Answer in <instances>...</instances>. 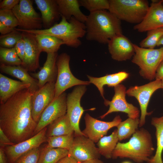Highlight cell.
I'll return each mask as SVG.
<instances>
[{
  "label": "cell",
  "mask_w": 163,
  "mask_h": 163,
  "mask_svg": "<svg viewBox=\"0 0 163 163\" xmlns=\"http://www.w3.org/2000/svg\"><path fill=\"white\" fill-rule=\"evenodd\" d=\"M122 163H131L130 162L128 161H125L123 162Z\"/></svg>",
  "instance_id": "obj_49"
},
{
  "label": "cell",
  "mask_w": 163,
  "mask_h": 163,
  "mask_svg": "<svg viewBox=\"0 0 163 163\" xmlns=\"http://www.w3.org/2000/svg\"><path fill=\"white\" fill-rule=\"evenodd\" d=\"M163 36V27L149 30L147 31V37L139 43L140 47L145 48L154 49Z\"/></svg>",
  "instance_id": "obj_34"
},
{
  "label": "cell",
  "mask_w": 163,
  "mask_h": 163,
  "mask_svg": "<svg viewBox=\"0 0 163 163\" xmlns=\"http://www.w3.org/2000/svg\"><path fill=\"white\" fill-rule=\"evenodd\" d=\"M73 158L68 155L60 159L57 163H78Z\"/></svg>",
  "instance_id": "obj_44"
},
{
  "label": "cell",
  "mask_w": 163,
  "mask_h": 163,
  "mask_svg": "<svg viewBox=\"0 0 163 163\" xmlns=\"http://www.w3.org/2000/svg\"><path fill=\"white\" fill-rule=\"evenodd\" d=\"M74 134L53 136L47 137V146L51 148H60L69 150L73 143Z\"/></svg>",
  "instance_id": "obj_33"
},
{
  "label": "cell",
  "mask_w": 163,
  "mask_h": 163,
  "mask_svg": "<svg viewBox=\"0 0 163 163\" xmlns=\"http://www.w3.org/2000/svg\"><path fill=\"white\" fill-rule=\"evenodd\" d=\"M47 129L46 127L27 140L4 148L9 163H15L24 154L33 149L39 148L41 144L46 141Z\"/></svg>",
  "instance_id": "obj_12"
},
{
  "label": "cell",
  "mask_w": 163,
  "mask_h": 163,
  "mask_svg": "<svg viewBox=\"0 0 163 163\" xmlns=\"http://www.w3.org/2000/svg\"><path fill=\"white\" fill-rule=\"evenodd\" d=\"M35 35L42 52L47 54L57 53L61 46L65 44L62 40L53 36L44 34Z\"/></svg>",
  "instance_id": "obj_29"
},
{
  "label": "cell",
  "mask_w": 163,
  "mask_h": 163,
  "mask_svg": "<svg viewBox=\"0 0 163 163\" xmlns=\"http://www.w3.org/2000/svg\"><path fill=\"white\" fill-rule=\"evenodd\" d=\"M19 2V0H3L0 3V10H12Z\"/></svg>",
  "instance_id": "obj_39"
},
{
  "label": "cell",
  "mask_w": 163,
  "mask_h": 163,
  "mask_svg": "<svg viewBox=\"0 0 163 163\" xmlns=\"http://www.w3.org/2000/svg\"><path fill=\"white\" fill-rule=\"evenodd\" d=\"M119 141L117 129L108 136H104L97 142V145L101 155L107 159L112 158L113 152Z\"/></svg>",
  "instance_id": "obj_28"
},
{
  "label": "cell",
  "mask_w": 163,
  "mask_h": 163,
  "mask_svg": "<svg viewBox=\"0 0 163 163\" xmlns=\"http://www.w3.org/2000/svg\"><path fill=\"white\" fill-rule=\"evenodd\" d=\"M15 28L10 27L0 22V33L2 35L8 34L14 30Z\"/></svg>",
  "instance_id": "obj_42"
},
{
  "label": "cell",
  "mask_w": 163,
  "mask_h": 163,
  "mask_svg": "<svg viewBox=\"0 0 163 163\" xmlns=\"http://www.w3.org/2000/svg\"><path fill=\"white\" fill-rule=\"evenodd\" d=\"M40 150L33 149L20 157L15 163H38Z\"/></svg>",
  "instance_id": "obj_38"
},
{
  "label": "cell",
  "mask_w": 163,
  "mask_h": 163,
  "mask_svg": "<svg viewBox=\"0 0 163 163\" xmlns=\"http://www.w3.org/2000/svg\"><path fill=\"white\" fill-rule=\"evenodd\" d=\"M55 82H48L39 88L32 98V115L34 120L38 122L43 111L54 98Z\"/></svg>",
  "instance_id": "obj_16"
},
{
  "label": "cell",
  "mask_w": 163,
  "mask_h": 163,
  "mask_svg": "<svg viewBox=\"0 0 163 163\" xmlns=\"http://www.w3.org/2000/svg\"><path fill=\"white\" fill-rule=\"evenodd\" d=\"M67 149L48 147L46 145L40 150L38 163H57L68 155Z\"/></svg>",
  "instance_id": "obj_30"
},
{
  "label": "cell",
  "mask_w": 163,
  "mask_h": 163,
  "mask_svg": "<svg viewBox=\"0 0 163 163\" xmlns=\"http://www.w3.org/2000/svg\"><path fill=\"white\" fill-rule=\"evenodd\" d=\"M85 128L82 132L84 136L94 143L97 142L99 139L107 135L110 129L117 127L122 121L120 116H116L111 121H104L95 119L88 113L84 117Z\"/></svg>",
  "instance_id": "obj_14"
},
{
  "label": "cell",
  "mask_w": 163,
  "mask_h": 163,
  "mask_svg": "<svg viewBox=\"0 0 163 163\" xmlns=\"http://www.w3.org/2000/svg\"><path fill=\"white\" fill-rule=\"evenodd\" d=\"M86 85L76 86L67 96V112L74 131V136L84 135L80 129L79 121L84 111L80 104L81 98L86 91Z\"/></svg>",
  "instance_id": "obj_11"
},
{
  "label": "cell",
  "mask_w": 163,
  "mask_h": 163,
  "mask_svg": "<svg viewBox=\"0 0 163 163\" xmlns=\"http://www.w3.org/2000/svg\"><path fill=\"white\" fill-rule=\"evenodd\" d=\"M161 45H163V36L158 41L157 46H159Z\"/></svg>",
  "instance_id": "obj_47"
},
{
  "label": "cell",
  "mask_w": 163,
  "mask_h": 163,
  "mask_svg": "<svg viewBox=\"0 0 163 163\" xmlns=\"http://www.w3.org/2000/svg\"><path fill=\"white\" fill-rule=\"evenodd\" d=\"M108 11L120 21L136 24L143 20L149 9L145 0H109Z\"/></svg>",
  "instance_id": "obj_5"
},
{
  "label": "cell",
  "mask_w": 163,
  "mask_h": 163,
  "mask_svg": "<svg viewBox=\"0 0 163 163\" xmlns=\"http://www.w3.org/2000/svg\"><path fill=\"white\" fill-rule=\"evenodd\" d=\"M74 131L69 117L66 113L50 124L46 132L47 137L73 134Z\"/></svg>",
  "instance_id": "obj_27"
},
{
  "label": "cell",
  "mask_w": 163,
  "mask_h": 163,
  "mask_svg": "<svg viewBox=\"0 0 163 163\" xmlns=\"http://www.w3.org/2000/svg\"><path fill=\"white\" fill-rule=\"evenodd\" d=\"M107 44L109 52L114 60L123 61L129 60L135 54L133 44L123 34L113 37Z\"/></svg>",
  "instance_id": "obj_19"
},
{
  "label": "cell",
  "mask_w": 163,
  "mask_h": 163,
  "mask_svg": "<svg viewBox=\"0 0 163 163\" xmlns=\"http://www.w3.org/2000/svg\"><path fill=\"white\" fill-rule=\"evenodd\" d=\"M70 56L65 53L58 55L56 61L58 73L55 84V96L56 98L68 89L75 86L88 85V81H84L75 77L69 66Z\"/></svg>",
  "instance_id": "obj_7"
},
{
  "label": "cell",
  "mask_w": 163,
  "mask_h": 163,
  "mask_svg": "<svg viewBox=\"0 0 163 163\" xmlns=\"http://www.w3.org/2000/svg\"><path fill=\"white\" fill-rule=\"evenodd\" d=\"M151 123L155 128L156 148L155 154L152 156L147 163H163L162 155L163 151V115L160 117H152Z\"/></svg>",
  "instance_id": "obj_26"
},
{
  "label": "cell",
  "mask_w": 163,
  "mask_h": 163,
  "mask_svg": "<svg viewBox=\"0 0 163 163\" xmlns=\"http://www.w3.org/2000/svg\"><path fill=\"white\" fill-rule=\"evenodd\" d=\"M0 64L11 66H21L22 63L14 47L7 48L0 47Z\"/></svg>",
  "instance_id": "obj_32"
},
{
  "label": "cell",
  "mask_w": 163,
  "mask_h": 163,
  "mask_svg": "<svg viewBox=\"0 0 163 163\" xmlns=\"http://www.w3.org/2000/svg\"><path fill=\"white\" fill-rule=\"evenodd\" d=\"M33 94L29 89H24L0 104V128L14 144L35 135L37 123L32 115Z\"/></svg>",
  "instance_id": "obj_1"
},
{
  "label": "cell",
  "mask_w": 163,
  "mask_h": 163,
  "mask_svg": "<svg viewBox=\"0 0 163 163\" xmlns=\"http://www.w3.org/2000/svg\"><path fill=\"white\" fill-rule=\"evenodd\" d=\"M67 96L66 93L63 92L58 97L54 99L44 110L37 123L35 135L66 114Z\"/></svg>",
  "instance_id": "obj_15"
},
{
  "label": "cell",
  "mask_w": 163,
  "mask_h": 163,
  "mask_svg": "<svg viewBox=\"0 0 163 163\" xmlns=\"http://www.w3.org/2000/svg\"><path fill=\"white\" fill-rule=\"evenodd\" d=\"M78 163H104L99 158L93 159L81 162H78Z\"/></svg>",
  "instance_id": "obj_46"
},
{
  "label": "cell",
  "mask_w": 163,
  "mask_h": 163,
  "mask_svg": "<svg viewBox=\"0 0 163 163\" xmlns=\"http://www.w3.org/2000/svg\"><path fill=\"white\" fill-rule=\"evenodd\" d=\"M0 22L13 28L19 25L18 21L12 10H0Z\"/></svg>",
  "instance_id": "obj_37"
},
{
  "label": "cell",
  "mask_w": 163,
  "mask_h": 163,
  "mask_svg": "<svg viewBox=\"0 0 163 163\" xmlns=\"http://www.w3.org/2000/svg\"><path fill=\"white\" fill-rule=\"evenodd\" d=\"M1 72L6 73L20 79L21 81L30 85L29 90L34 94L39 88L38 80L32 77L28 71L21 66H11L0 64Z\"/></svg>",
  "instance_id": "obj_23"
},
{
  "label": "cell",
  "mask_w": 163,
  "mask_h": 163,
  "mask_svg": "<svg viewBox=\"0 0 163 163\" xmlns=\"http://www.w3.org/2000/svg\"><path fill=\"white\" fill-rule=\"evenodd\" d=\"M140 119L128 118L121 122L117 126V135L119 141L127 139L133 135L138 130Z\"/></svg>",
  "instance_id": "obj_31"
},
{
  "label": "cell",
  "mask_w": 163,
  "mask_h": 163,
  "mask_svg": "<svg viewBox=\"0 0 163 163\" xmlns=\"http://www.w3.org/2000/svg\"><path fill=\"white\" fill-rule=\"evenodd\" d=\"M21 32L25 45L24 56L21 66L28 71L35 72L40 67L39 57L42 51L35 34Z\"/></svg>",
  "instance_id": "obj_17"
},
{
  "label": "cell",
  "mask_w": 163,
  "mask_h": 163,
  "mask_svg": "<svg viewBox=\"0 0 163 163\" xmlns=\"http://www.w3.org/2000/svg\"><path fill=\"white\" fill-rule=\"evenodd\" d=\"M95 143L84 135L74 136L73 144L68 150V155L78 162L99 158L101 155Z\"/></svg>",
  "instance_id": "obj_13"
},
{
  "label": "cell",
  "mask_w": 163,
  "mask_h": 163,
  "mask_svg": "<svg viewBox=\"0 0 163 163\" xmlns=\"http://www.w3.org/2000/svg\"><path fill=\"white\" fill-rule=\"evenodd\" d=\"M14 47L18 56L22 61L25 52V43L23 38L17 43Z\"/></svg>",
  "instance_id": "obj_40"
},
{
  "label": "cell",
  "mask_w": 163,
  "mask_h": 163,
  "mask_svg": "<svg viewBox=\"0 0 163 163\" xmlns=\"http://www.w3.org/2000/svg\"><path fill=\"white\" fill-rule=\"evenodd\" d=\"M151 2L142 21L134 26V30L139 32H143L163 27L162 0H152Z\"/></svg>",
  "instance_id": "obj_18"
},
{
  "label": "cell",
  "mask_w": 163,
  "mask_h": 163,
  "mask_svg": "<svg viewBox=\"0 0 163 163\" xmlns=\"http://www.w3.org/2000/svg\"><path fill=\"white\" fill-rule=\"evenodd\" d=\"M6 154L4 148H0V163H7Z\"/></svg>",
  "instance_id": "obj_45"
},
{
  "label": "cell",
  "mask_w": 163,
  "mask_h": 163,
  "mask_svg": "<svg viewBox=\"0 0 163 163\" xmlns=\"http://www.w3.org/2000/svg\"><path fill=\"white\" fill-rule=\"evenodd\" d=\"M21 32L15 29L11 32L0 36V47L11 48L14 47L17 43L23 38Z\"/></svg>",
  "instance_id": "obj_36"
},
{
  "label": "cell",
  "mask_w": 163,
  "mask_h": 163,
  "mask_svg": "<svg viewBox=\"0 0 163 163\" xmlns=\"http://www.w3.org/2000/svg\"><path fill=\"white\" fill-rule=\"evenodd\" d=\"M135 53L132 62L140 69L139 73L143 78L152 81L155 78L156 72L163 59V47L158 49L142 48L133 44Z\"/></svg>",
  "instance_id": "obj_6"
},
{
  "label": "cell",
  "mask_w": 163,
  "mask_h": 163,
  "mask_svg": "<svg viewBox=\"0 0 163 163\" xmlns=\"http://www.w3.org/2000/svg\"><path fill=\"white\" fill-rule=\"evenodd\" d=\"M154 150L151 134L141 128L137 130L128 142L117 143L112 158H129L137 163L147 162Z\"/></svg>",
  "instance_id": "obj_3"
},
{
  "label": "cell",
  "mask_w": 163,
  "mask_h": 163,
  "mask_svg": "<svg viewBox=\"0 0 163 163\" xmlns=\"http://www.w3.org/2000/svg\"><path fill=\"white\" fill-rule=\"evenodd\" d=\"M57 53L47 54L46 61L43 66L37 72L32 73L31 76L38 81L39 88L48 82H56L58 69L56 61Z\"/></svg>",
  "instance_id": "obj_20"
},
{
  "label": "cell",
  "mask_w": 163,
  "mask_h": 163,
  "mask_svg": "<svg viewBox=\"0 0 163 163\" xmlns=\"http://www.w3.org/2000/svg\"><path fill=\"white\" fill-rule=\"evenodd\" d=\"M129 74L124 71L111 74H107L100 77H95L88 75L90 83L94 85L99 91L101 96L104 99V87L107 85L108 87H115L127 78Z\"/></svg>",
  "instance_id": "obj_24"
},
{
  "label": "cell",
  "mask_w": 163,
  "mask_h": 163,
  "mask_svg": "<svg viewBox=\"0 0 163 163\" xmlns=\"http://www.w3.org/2000/svg\"><path fill=\"white\" fill-rule=\"evenodd\" d=\"M61 20L50 27L44 29L26 30L15 28L20 32H26L34 34H44L57 37L64 42L65 44L71 47L77 48L82 45L79 38L85 36L86 27L85 23L72 17L67 20L61 16Z\"/></svg>",
  "instance_id": "obj_4"
},
{
  "label": "cell",
  "mask_w": 163,
  "mask_h": 163,
  "mask_svg": "<svg viewBox=\"0 0 163 163\" xmlns=\"http://www.w3.org/2000/svg\"><path fill=\"white\" fill-rule=\"evenodd\" d=\"M126 88L123 84H120L114 87V94L112 100L110 101L104 99L105 106H109L107 111L100 117L102 119L112 113L121 112L127 114L128 118H139L140 110L132 104L128 103L126 99Z\"/></svg>",
  "instance_id": "obj_9"
},
{
  "label": "cell",
  "mask_w": 163,
  "mask_h": 163,
  "mask_svg": "<svg viewBox=\"0 0 163 163\" xmlns=\"http://www.w3.org/2000/svg\"><path fill=\"white\" fill-rule=\"evenodd\" d=\"M163 78V59L158 65L156 72L155 79L161 80Z\"/></svg>",
  "instance_id": "obj_43"
},
{
  "label": "cell",
  "mask_w": 163,
  "mask_h": 163,
  "mask_svg": "<svg viewBox=\"0 0 163 163\" xmlns=\"http://www.w3.org/2000/svg\"><path fill=\"white\" fill-rule=\"evenodd\" d=\"M162 88L161 80L155 79L143 85L131 86L126 90V94L135 97L139 105L141 114L139 127H142L145 124L146 116L152 113V112H149L147 110L151 96L156 90Z\"/></svg>",
  "instance_id": "obj_8"
},
{
  "label": "cell",
  "mask_w": 163,
  "mask_h": 163,
  "mask_svg": "<svg viewBox=\"0 0 163 163\" xmlns=\"http://www.w3.org/2000/svg\"><path fill=\"white\" fill-rule=\"evenodd\" d=\"M85 24L86 38L89 41L107 44L113 37L122 34L121 21L107 10L90 13Z\"/></svg>",
  "instance_id": "obj_2"
},
{
  "label": "cell",
  "mask_w": 163,
  "mask_h": 163,
  "mask_svg": "<svg viewBox=\"0 0 163 163\" xmlns=\"http://www.w3.org/2000/svg\"><path fill=\"white\" fill-rule=\"evenodd\" d=\"M34 1L41 12L42 24L45 29L52 26L61 17L56 0Z\"/></svg>",
  "instance_id": "obj_21"
},
{
  "label": "cell",
  "mask_w": 163,
  "mask_h": 163,
  "mask_svg": "<svg viewBox=\"0 0 163 163\" xmlns=\"http://www.w3.org/2000/svg\"><path fill=\"white\" fill-rule=\"evenodd\" d=\"M30 85L21 81L14 80L0 74V103L5 102L14 94Z\"/></svg>",
  "instance_id": "obj_22"
},
{
  "label": "cell",
  "mask_w": 163,
  "mask_h": 163,
  "mask_svg": "<svg viewBox=\"0 0 163 163\" xmlns=\"http://www.w3.org/2000/svg\"><path fill=\"white\" fill-rule=\"evenodd\" d=\"M78 1L80 6L88 10L90 13L108 10L109 8V0H80Z\"/></svg>",
  "instance_id": "obj_35"
},
{
  "label": "cell",
  "mask_w": 163,
  "mask_h": 163,
  "mask_svg": "<svg viewBox=\"0 0 163 163\" xmlns=\"http://www.w3.org/2000/svg\"><path fill=\"white\" fill-rule=\"evenodd\" d=\"M12 11L19 23V28L26 30H40L41 17L35 10L30 0H20Z\"/></svg>",
  "instance_id": "obj_10"
},
{
  "label": "cell",
  "mask_w": 163,
  "mask_h": 163,
  "mask_svg": "<svg viewBox=\"0 0 163 163\" xmlns=\"http://www.w3.org/2000/svg\"><path fill=\"white\" fill-rule=\"evenodd\" d=\"M59 12L61 16L69 21L73 17L78 21L85 23L87 16L80 9L78 0H56Z\"/></svg>",
  "instance_id": "obj_25"
},
{
  "label": "cell",
  "mask_w": 163,
  "mask_h": 163,
  "mask_svg": "<svg viewBox=\"0 0 163 163\" xmlns=\"http://www.w3.org/2000/svg\"><path fill=\"white\" fill-rule=\"evenodd\" d=\"M14 144H15L11 142L2 129L0 128V147L4 148L6 146L13 145Z\"/></svg>",
  "instance_id": "obj_41"
},
{
  "label": "cell",
  "mask_w": 163,
  "mask_h": 163,
  "mask_svg": "<svg viewBox=\"0 0 163 163\" xmlns=\"http://www.w3.org/2000/svg\"><path fill=\"white\" fill-rule=\"evenodd\" d=\"M161 80V86L163 89V78Z\"/></svg>",
  "instance_id": "obj_48"
}]
</instances>
